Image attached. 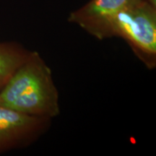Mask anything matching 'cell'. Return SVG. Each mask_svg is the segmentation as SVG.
Returning <instances> with one entry per match:
<instances>
[{"mask_svg": "<svg viewBox=\"0 0 156 156\" xmlns=\"http://www.w3.org/2000/svg\"><path fill=\"white\" fill-rule=\"evenodd\" d=\"M0 103L30 116L53 119L61 113L59 94L52 71L36 51L0 90Z\"/></svg>", "mask_w": 156, "mask_h": 156, "instance_id": "obj_1", "label": "cell"}, {"mask_svg": "<svg viewBox=\"0 0 156 156\" xmlns=\"http://www.w3.org/2000/svg\"><path fill=\"white\" fill-rule=\"evenodd\" d=\"M125 41L149 69L156 67V7L146 0H134L117 15L112 38Z\"/></svg>", "mask_w": 156, "mask_h": 156, "instance_id": "obj_2", "label": "cell"}, {"mask_svg": "<svg viewBox=\"0 0 156 156\" xmlns=\"http://www.w3.org/2000/svg\"><path fill=\"white\" fill-rule=\"evenodd\" d=\"M51 119L30 116L0 103V154L28 147L48 131Z\"/></svg>", "mask_w": 156, "mask_h": 156, "instance_id": "obj_3", "label": "cell"}, {"mask_svg": "<svg viewBox=\"0 0 156 156\" xmlns=\"http://www.w3.org/2000/svg\"><path fill=\"white\" fill-rule=\"evenodd\" d=\"M132 1L90 0L80 8L72 12L67 20L98 40L110 38L112 24L117 15Z\"/></svg>", "mask_w": 156, "mask_h": 156, "instance_id": "obj_4", "label": "cell"}, {"mask_svg": "<svg viewBox=\"0 0 156 156\" xmlns=\"http://www.w3.org/2000/svg\"><path fill=\"white\" fill-rule=\"evenodd\" d=\"M30 52L17 42L0 43V90L24 63Z\"/></svg>", "mask_w": 156, "mask_h": 156, "instance_id": "obj_5", "label": "cell"}, {"mask_svg": "<svg viewBox=\"0 0 156 156\" xmlns=\"http://www.w3.org/2000/svg\"><path fill=\"white\" fill-rule=\"evenodd\" d=\"M146 1H147L148 2L151 3V5H153V6L156 7V0H146Z\"/></svg>", "mask_w": 156, "mask_h": 156, "instance_id": "obj_6", "label": "cell"}]
</instances>
